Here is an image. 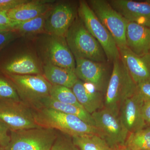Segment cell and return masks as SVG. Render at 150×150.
Masks as SVG:
<instances>
[{
	"instance_id": "obj_1",
	"label": "cell",
	"mask_w": 150,
	"mask_h": 150,
	"mask_svg": "<svg viewBox=\"0 0 150 150\" xmlns=\"http://www.w3.org/2000/svg\"><path fill=\"white\" fill-rule=\"evenodd\" d=\"M103 101V108L119 116L123 103L137 92V84L121 58L113 62Z\"/></svg>"
},
{
	"instance_id": "obj_2",
	"label": "cell",
	"mask_w": 150,
	"mask_h": 150,
	"mask_svg": "<svg viewBox=\"0 0 150 150\" xmlns=\"http://www.w3.org/2000/svg\"><path fill=\"white\" fill-rule=\"evenodd\" d=\"M33 111L35 123L39 127L54 129L71 137L88 134L98 135V131L95 127L89 125L75 115L47 108Z\"/></svg>"
},
{
	"instance_id": "obj_3",
	"label": "cell",
	"mask_w": 150,
	"mask_h": 150,
	"mask_svg": "<svg viewBox=\"0 0 150 150\" xmlns=\"http://www.w3.org/2000/svg\"><path fill=\"white\" fill-rule=\"evenodd\" d=\"M65 38L75 59H88L102 63L107 61L102 47L89 32L80 19L76 18Z\"/></svg>"
},
{
	"instance_id": "obj_4",
	"label": "cell",
	"mask_w": 150,
	"mask_h": 150,
	"mask_svg": "<svg viewBox=\"0 0 150 150\" xmlns=\"http://www.w3.org/2000/svg\"><path fill=\"white\" fill-rule=\"evenodd\" d=\"M5 75L14 87L20 100L32 110L41 108L42 101L50 96L52 85L43 75Z\"/></svg>"
},
{
	"instance_id": "obj_5",
	"label": "cell",
	"mask_w": 150,
	"mask_h": 150,
	"mask_svg": "<svg viewBox=\"0 0 150 150\" xmlns=\"http://www.w3.org/2000/svg\"><path fill=\"white\" fill-rule=\"evenodd\" d=\"M58 131L38 127L10 131L11 140L5 150H51Z\"/></svg>"
},
{
	"instance_id": "obj_6",
	"label": "cell",
	"mask_w": 150,
	"mask_h": 150,
	"mask_svg": "<svg viewBox=\"0 0 150 150\" xmlns=\"http://www.w3.org/2000/svg\"><path fill=\"white\" fill-rule=\"evenodd\" d=\"M78 12L86 28L102 47L108 62L113 63L120 59L119 49L113 37L97 17L87 2H79Z\"/></svg>"
},
{
	"instance_id": "obj_7",
	"label": "cell",
	"mask_w": 150,
	"mask_h": 150,
	"mask_svg": "<svg viewBox=\"0 0 150 150\" xmlns=\"http://www.w3.org/2000/svg\"><path fill=\"white\" fill-rule=\"evenodd\" d=\"M90 7L110 33L118 48L126 47L127 21L110 5L108 1H88Z\"/></svg>"
},
{
	"instance_id": "obj_8",
	"label": "cell",
	"mask_w": 150,
	"mask_h": 150,
	"mask_svg": "<svg viewBox=\"0 0 150 150\" xmlns=\"http://www.w3.org/2000/svg\"><path fill=\"white\" fill-rule=\"evenodd\" d=\"M98 135L104 139L112 149L125 146L129 132L120 117L105 108L91 114Z\"/></svg>"
},
{
	"instance_id": "obj_9",
	"label": "cell",
	"mask_w": 150,
	"mask_h": 150,
	"mask_svg": "<svg viewBox=\"0 0 150 150\" xmlns=\"http://www.w3.org/2000/svg\"><path fill=\"white\" fill-rule=\"evenodd\" d=\"M0 120L10 131L38 128L33 110L21 100L0 99Z\"/></svg>"
},
{
	"instance_id": "obj_10",
	"label": "cell",
	"mask_w": 150,
	"mask_h": 150,
	"mask_svg": "<svg viewBox=\"0 0 150 150\" xmlns=\"http://www.w3.org/2000/svg\"><path fill=\"white\" fill-rule=\"evenodd\" d=\"M40 43V51L44 63H49L75 71L76 60L66 38L47 34Z\"/></svg>"
},
{
	"instance_id": "obj_11",
	"label": "cell",
	"mask_w": 150,
	"mask_h": 150,
	"mask_svg": "<svg viewBox=\"0 0 150 150\" xmlns=\"http://www.w3.org/2000/svg\"><path fill=\"white\" fill-rule=\"evenodd\" d=\"M75 73L79 79L93 86L97 91L105 92L109 79L104 63L76 59Z\"/></svg>"
},
{
	"instance_id": "obj_12",
	"label": "cell",
	"mask_w": 150,
	"mask_h": 150,
	"mask_svg": "<svg viewBox=\"0 0 150 150\" xmlns=\"http://www.w3.org/2000/svg\"><path fill=\"white\" fill-rule=\"evenodd\" d=\"M76 18L75 8L69 4L61 3L48 11L45 31L50 35L65 37Z\"/></svg>"
},
{
	"instance_id": "obj_13",
	"label": "cell",
	"mask_w": 150,
	"mask_h": 150,
	"mask_svg": "<svg viewBox=\"0 0 150 150\" xmlns=\"http://www.w3.org/2000/svg\"><path fill=\"white\" fill-rule=\"evenodd\" d=\"M110 5L127 21L150 28V2L131 0H111Z\"/></svg>"
},
{
	"instance_id": "obj_14",
	"label": "cell",
	"mask_w": 150,
	"mask_h": 150,
	"mask_svg": "<svg viewBox=\"0 0 150 150\" xmlns=\"http://www.w3.org/2000/svg\"><path fill=\"white\" fill-rule=\"evenodd\" d=\"M144 103L143 100L136 92L127 98L121 105L119 117L129 133L146 128L142 113Z\"/></svg>"
},
{
	"instance_id": "obj_15",
	"label": "cell",
	"mask_w": 150,
	"mask_h": 150,
	"mask_svg": "<svg viewBox=\"0 0 150 150\" xmlns=\"http://www.w3.org/2000/svg\"><path fill=\"white\" fill-rule=\"evenodd\" d=\"M120 58L137 84L150 81V54L138 56L127 47L118 48Z\"/></svg>"
},
{
	"instance_id": "obj_16",
	"label": "cell",
	"mask_w": 150,
	"mask_h": 150,
	"mask_svg": "<svg viewBox=\"0 0 150 150\" xmlns=\"http://www.w3.org/2000/svg\"><path fill=\"white\" fill-rule=\"evenodd\" d=\"M1 69L4 74L42 75L43 72L36 56L29 52L13 56L3 64Z\"/></svg>"
},
{
	"instance_id": "obj_17",
	"label": "cell",
	"mask_w": 150,
	"mask_h": 150,
	"mask_svg": "<svg viewBox=\"0 0 150 150\" xmlns=\"http://www.w3.org/2000/svg\"><path fill=\"white\" fill-rule=\"evenodd\" d=\"M126 47L138 56L150 52V28L127 21Z\"/></svg>"
},
{
	"instance_id": "obj_18",
	"label": "cell",
	"mask_w": 150,
	"mask_h": 150,
	"mask_svg": "<svg viewBox=\"0 0 150 150\" xmlns=\"http://www.w3.org/2000/svg\"><path fill=\"white\" fill-rule=\"evenodd\" d=\"M71 89L79 103L90 114L103 108L104 99L101 93L92 85L78 79Z\"/></svg>"
},
{
	"instance_id": "obj_19",
	"label": "cell",
	"mask_w": 150,
	"mask_h": 150,
	"mask_svg": "<svg viewBox=\"0 0 150 150\" xmlns=\"http://www.w3.org/2000/svg\"><path fill=\"white\" fill-rule=\"evenodd\" d=\"M54 1H27L7 11L8 17L15 21H26L46 13L51 8Z\"/></svg>"
},
{
	"instance_id": "obj_20",
	"label": "cell",
	"mask_w": 150,
	"mask_h": 150,
	"mask_svg": "<svg viewBox=\"0 0 150 150\" xmlns=\"http://www.w3.org/2000/svg\"><path fill=\"white\" fill-rule=\"evenodd\" d=\"M43 76L52 85L63 86L71 89L78 79L75 71L51 64L44 63Z\"/></svg>"
},
{
	"instance_id": "obj_21",
	"label": "cell",
	"mask_w": 150,
	"mask_h": 150,
	"mask_svg": "<svg viewBox=\"0 0 150 150\" xmlns=\"http://www.w3.org/2000/svg\"><path fill=\"white\" fill-rule=\"evenodd\" d=\"M42 108H51L67 114L75 115L89 125L95 127V123L91 114L82 108L74 105L62 103L53 99L50 96L42 101Z\"/></svg>"
},
{
	"instance_id": "obj_22",
	"label": "cell",
	"mask_w": 150,
	"mask_h": 150,
	"mask_svg": "<svg viewBox=\"0 0 150 150\" xmlns=\"http://www.w3.org/2000/svg\"><path fill=\"white\" fill-rule=\"evenodd\" d=\"M79 150H112L104 139L98 134L72 137Z\"/></svg>"
},
{
	"instance_id": "obj_23",
	"label": "cell",
	"mask_w": 150,
	"mask_h": 150,
	"mask_svg": "<svg viewBox=\"0 0 150 150\" xmlns=\"http://www.w3.org/2000/svg\"><path fill=\"white\" fill-rule=\"evenodd\" d=\"M125 146L131 150H150V127L129 133Z\"/></svg>"
},
{
	"instance_id": "obj_24",
	"label": "cell",
	"mask_w": 150,
	"mask_h": 150,
	"mask_svg": "<svg viewBox=\"0 0 150 150\" xmlns=\"http://www.w3.org/2000/svg\"><path fill=\"white\" fill-rule=\"evenodd\" d=\"M48 12L29 20L18 22L15 26L14 30L19 34H34L44 32Z\"/></svg>"
},
{
	"instance_id": "obj_25",
	"label": "cell",
	"mask_w": 150,
	"mask_h": 150,
	"mask_svg": "<svg viewBox=\"0 0 150 150\" xmlns=\"http://www.w3.org/2000/svg\"><path fill=\"white\" fill-rule=\"evenodd\" d=\"M49 96L53 99L62 103L74 105L83 108L78 102L71 89L67 87L52 85Z\"/></svg>"
},
{
	"instance_id": "obj_26",
	"label": "cell",
	"mask_w": 150,
	"mask_h": 150,
	"mask_svg": "<svg viewBox=\"0 0 150 150\" xmlns=\"http://www.w3.org/2000/svg\"><path fill=\"white\" fill-rule=\"evenodd\" d=\"M51 150H79L71 136L58 131L56 138Z\"/></svg>"
},
{
	"instance_id": "obj_27",
	"label": "cell",
	"mask_w": 150,
	"mask_h": 150,
	"mask_svg": "<svg viewBox=\"0 0 150 150\" xmlns=\"http://www.w3.org/2000/svg\"><path fill=\"white\" fill-rule=\"evenodd\" d=\"M0 99L21 100L16 90L8 79L0 76Z\"/></svg>"
},
{
	"instance_id": "obj_28",
	"label": "cell",
	"mask_w": 150,
	"mask_h": 150,
	"mask_svg": "<svg viewBox=\"0 0 150 150\" xmlns=\"http://www.w3.org/2000/svg\"><path fill=\"white\" fill-rule=\"evenodd\" d=\"M19 34L18 32L13 30L0 31V51L15 39Z\"/></svg>"
},
{
	"instance_id": "obj_29",
	"label": "cell",
	"mask_w": 150,
	"mask_h": 150,
	"mask_svg": "<svg viewBox=\"0 0 150 150\" xmlns=\"http://www.w3.org/2000/svg\"><path fill=\"white\" fill-rule=\"evenodd\" d=\"M10 131L7 126L0 120V147L5 149L11 140Z\"/></svg>"
},
{
	"instance_id": "obj_30",
	"label": "cell",
	"mask_w": 150,
	"mask_h": 150,
	"mask_svg": "<svg viewBox=\"0 0 150 150\" xmlns=\"http://www.w3.org/2000/svg\"><path fill=\"white\" fill-rule=\"evenodd\" d=\"M137 92L145 101H150V81L137 84Z\"/></svg>"
},
{
	"instance_id": "obj_31",
	"label": "cell",
	"mask_w": 150,
	"mask_h": 150,
	"mask_svg": "<svg viewBox=\"0 0 150 150\" xmlns=\"http://www.w3.org/2000/svg\"><path fill=\"white\" fill-rule=\"evenodd\" d=\"M18 21L9 18L7 14V11L0 10V25L10 28L14 30Z\"/></svg>"
},
{
	"instance_id": "obj_32",
	"label": "cell",
	"mask_w": 150,
	"mask_h": 150,
	"mask_svg": "<svg viewBox=\"0 0 150 150\" xmlns=\"http://www.w3.org/2000/svg\"><path fill=\"white\" fill-rule=\"evenodd\" d=\"M27 1V0H0V10L8 11Z\"/></svg>"
},
{
	"instance_id": "obj_33",
	"label": "cell",
	"mask_w": 150,
	"mask_h": 150,
	"mask_svg": "<svg viewBox=\"0 0 150 150\" xmlns=\"http://www.w3.org/2000/svg\"><path fill=\"white\" fill-rule=\"evenodd\" d=\"M142 113L147 126L150 125V101L144 102L142 108Z\"/></svg>"
},
{
	"instance_id": "obj_34",
	"label": "cell",
	"mask_w": 150,
	"mask_h": 150,
	"mask_svg": "<svg viewBox=\"0 0 150 150\" xmlns=\"http://www.w3.org/2000/svg\"><path fill=\"white\" fill-rule=\"evenodd\" d=\"M112 150H131L126 146H121L115 148Z\"/></svg>"
},
{
	"instance_id": "obj_35",
	"label": "cell",
	"mask_w": 150,
	"mask_h": 150,
	"mask_svg": "<svg viewBox=\"0 0 150 150\" xmlns=\"http://www.w3.org/2000/svg\"><path fill=\"white\" fill-rule=\"evenodd\" d=\"M10 28L0 25V31H6V30H13Z\"/></svg>"
},
{
	"instance_id": "obj_36",
	"label": "cell",
	"mask_w": 150,
	"mask_h": 150,
	"mask_svg": "<svg viewBox=\"0 0 150 150\" xmlns=\"http://www.w3.org/2000/svg\"><path fill=\"white\" fill-rule=\"evenodd\" d=\"M0 150H5V149L4 148L0 147Z\"/></svg>"
},
{
	"instance_id": "obj_37",
	"label": "cell",
	"mask_w": 150,
	"mask_h": 150,
	"mask_svg": "<svg viewBox=\"0 0 150 150\" xmlns=\"http://www.w3.org/2000/svg\"><path fill=\"white\" fill-rule=\"evenodd\" d=\"M148 1L150 2V0H148Z\"/></svg>"
},
{
	"instance_id": "obj_38",
	"label": "cell",
	"mask_w": 150,
	"mask_h": 150,
	"mask_svg": "<svg viewBox=\"0 0 150 150\" xmlns=\"http://www.w3.org/2000/svg\"><path fill=\"white\" fill-rule=\"evenodd\" d=\"M150 54V53H149Z\"/></svg>"
},
{
	"instance_id": "obj_39",
	"label": "cell",
	"mask_w": 150,
	"mask_h": 150,
	"mask_svg": "<svg viewBox=\"0 0 150 150\" xmlns=\"http://www.w3.org/2000/svg\"><path fill=\"white\" fill-rule=\"evenodd\" d=\"M149 127H150V126H149Z\"/></svg>"
},
{
	"instance_id": "obj_40",
	"label": "cell",
	"mask_w": 150,
	"mask_h": 150,
	"mask_svg": "<svg viewBox=\"0 0 150 150\" xmlns=\"http://www.w3.org/2000/svg\"></svg>"
}]
</instances>
